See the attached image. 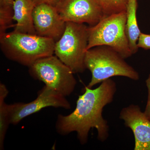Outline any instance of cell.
<instances>
[{"mask_svg":"<svg viewBox=\"0 0 150 150\" xmlns=\"http://www.w3.org/2000/svg\"><path fill=\"white\" fill-rule=\"evenodd\" d=\"M116 90V83L111 79L93 89L86 86L84 93L78 98L75 110L68 115H58L55 126L57 133L66 136L76 132L80 143L84 145L88 141L91 129L95 128L98 139L102 142L106 141L109 126L103 117V110L113 101Z\"/></svg>","mask_w":150,"mask_h":150,"instance_id":"6da1fadb","label":"cell"},{"mask_svg":"<svg viewBox=\"0 0 150 150\" xmlns=\"http://www.w3.org/2000/svg\"><path fill=\"white\" fill-rule=\"evenodd\" d=\"M55 41L37 35L13 31L0 34V46L6 58L29 67L54 54Z\"/></svg>","mask_w":150,"mask_h":150,"instance_id":"7a4b0ae2","label":"cell"},{"mask_svg":"<svg viewBox=\"0 0 150 150\" xmlns=\"http://www.w3.org/2000/svg\"><path fill=\"white\" fill-rule=\"evenodd\" d=\"M124 58L114 49L107 46H98L86 51L84 64L91 74V79L87 86H94L116 76L139 80V74Z\"/></svg>","mask_w":150,"mask_h":150,"instance_id":"3957f363","label":"cell"},{"mask_svg":"<svg viewBox=\"0 0 150 150\" xmlns=\"http://www.w3.org/2000/svg\"><path fill=\"white\" fill-rule=\"evenodd\" d=\"M126 11L104 17L98 24L89 26L87 51L98 46L114 49L124 59L132 54L126 35Z\"/></svg>","mask_w":150,"mask_h":150,"instance_id":"277c9868","label":"cell"},{"mask_svg":"<svg viewBox=\"0 0 150 150\" xmlns=\"http://www.w3.org/2000/svg\"><path fill=\"white\" fill-rule=\"evenodd\" d=\"M88 26L85 23L66 22L62 37L55 43L54 54L74 73L83 72L88 44Z\"/></svg>","mask_w":150,"mask_h":150,"instance_id":"5b68a950","label":"cell"},{"mask_svg":"<svg viewBox=\"0 0 150 150\" xmlns=\"http://www.w3.org/2000/svg\"><path fill=\"white\" fill-rule=\"evenodd\" d=\"M33 79L67 97L74 90L77 81L74 72L56 56L39 59L28 67Z\"/></svg>","mask_w":150,"mask_h":150,"instance_id":"8992f818","label":"cell"},{"mask_svg":"<svg viewBox=\"0 0 150 150\" xmlns=\"http://www.w3.org/2000/svg\"><path fill=\"white\" fill-rule=\"evenodd\" d=\"M53 89L46 85L38 92L36 99L28 103H16L9 104L10 122L16 125L23 118L40 111L45 108L53 107L70 109V103Z\"/></svg>","mask_w":150,"mask_h":150,"instance_id":"52a82bcc","label":"cell"},{"mask_svg":"<svg viewBox=\"0 0 150 150\" xmlns=\"http://www.w3.org/2000/svg\"><path fill=\"white\" fill-rule=\"evenodd\" d=\"M55 6L66 22L94 26L105 16L99 0H60Z\"/></svg>","mask_w":150,"mask_h":150,"instance_id":"ba28073f","label":"cell"},{"mask_svg":"<svg viewBox=\"0 0 150 150\" xmlns=\"http://www.w3.org/2000/svg\"><path fill=\"white\" fill-rule=\"evenodd\" d=\"M33 18L37 35L51 38L56 42L64 32L66 22L61 18L55 6L46 3L35 6Z\"/></svg>","mask_w":150,"mask_h":150,"instance_id":"9c48e42d","label":"cell"},{"mask_svg":"<svg viewBox=\"0 0 150 150\" xmlns=\"http://www.w3.org/2000/svg\"><path fill=\"white\" fill-rule=\"evenodd\" d=\"M119 117L133 132L134 150H150V121L139 106L132 104L122 108Z\"/></svg>","mask_w":150,"mask_h":150,"instance_id":"30bf717a","label":"cell"},{"mask_svg":"<svg viewBox=\"0 0 150 150\" xmlns=\"http://www.w3.org/2000/svg\"><path fill=\"white\" fill-rule=\"evenodd\" d=\"M32 0H15L13 20L16 22L14 30L37 35L33 24V13L35 7Z\"/></svg>","mask_w":150,"mask_h":150,"instance_id":"8fae6325","label":"cell"},{"mask_svg":"<svg viewBox=\"0 0 150 150\" xmlns=\"http://www.w3.org/2000/svg\"><path fill=\"white\" fill-rule=\"evenodd\" d=\"M137 0H129L126 8V33L132 54L139 50L137 43L141 32L137 22Z\"/></svg>","mask_w":150,"mask_h":150,"instance_id":"7c38bea8","label":"cell"},{"mask_svg":"<svg viewBox=\"0 0 150 150\" xmlns=\"http://www.w3.org/2000/svg\"><path fill=\"white\" fill-rule=\"evenodd\" d=\"M9 93L5 85L0 83V150L4 149V142L10 122L9 104L5 99Z\"/></svg>","mask_w":150,"mask_h":150,"instance_id":"4fadbf2b","label":"cell"},{"mask_svg":"<svg viewBox=\"0 0 150 150\" xmlns=\"http://www.w3.org/2000/svg\"><path fill=\"white\" fill-rule=\"evenodd\" d=\"M129 0H99L105 16L126 11Z\"/></svg>","mask_w":150,"mask_h":150,"instance_id":"5bb4252c","label":"cell"},{"mask_svg":"<svg viewBox=\"0 0 150 150\" xmlns=\"http://www.w3.org/2000/svg\"><path fill=\"white\" fill-rule=\"evenodd\" d=\"M137 46L138 48L145 50L150 49V34L141 33L138 39Z\"/></svg>","mask_w":150,"mask_h":150,"instance_id":"9a60e30c","label":"cell"},{"mask_svg":"<svg viewBox=\"0 0 150 150\" xmlns=\"http://www.w3.org/2000/svg\"><path fill=\"white\" fill-rule=\"evenodd\" d=\"M146 85L148 89V100L144 113L146 117L150 121V74L146 81Z\"/></svg>","mask_w":150,"mask_h":150,"instance_id":"2e32d148","label":"cell"},{"mask_svg":"<svg viewBox=\"0 0 150 150\" xmlns=\"http://www.w3.org/2000/svg\"><path fill=\"white\" fill-rule=\"evenodd\" d=\"M15 0H1L0 8L6 10L13 11V5Z\"/></svg>","mask_w":150,"mask_h":150,"instance_id":"e0dca14e","label":"cell"},{"mask_svg":"<svg viewBox=\"0 0 150 150\" xmlns=\"http://www.w3.org/2000/svg\"><path fill=\"white\" fill-rule=\"evenodd\" d=\"M35 5L36 6L40 4L46 3L54 6H56V4L59 0H32Z\"/></svg>","mask_w":150,"mask_h":150,"instance_id":"ac0fdd59","label":"cell"},{"mask_svg":"<svg viewBox=\"0 0 150 150\" xmlns=\"http://www.w3.org/2000/svg\"><path fill=\"white\" fill-rule=\"evenodd\" d=\"M59 1H60V0H59Z\"/></svg>","mask_w":150,"mask_h":150,"instance_id":"d6986e66","label":"cell"}]
</instances>
